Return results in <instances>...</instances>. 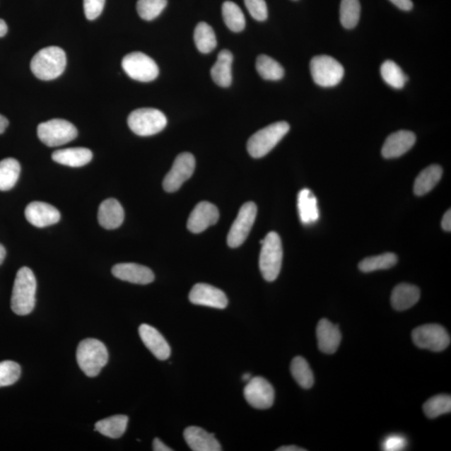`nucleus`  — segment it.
<instances>
[{
    "label": "nucleus",
    "instance_id": "obj_23",
    "mask_svg": "<svg viewBox=\"0 0 451 451\" xmlns=\"http://www.w3.org/2000/svg\"><path fill=\"white\" fill-rule=\"evenodd\" d=\"M421 298V290L415 285L400 283L391 294V305L397 311H404L415 306Z\"/></svg>",
    "mask_w": 451,
    "mask_h": 451
},
{
    "label": "nucleus",
    "instance_id": "obj_14",
    "mask_svg": "<svg viewBox=\"0 0 451 451\" xmlns=\"http://www.w3.org/2000/svg\"><path fill=\"white\" fill-rule=\"evenodd\" d=\"M193 305L223 310L228 305V299L222 290L206 283H197L189 293Z\"/></svg>",
    "mask_w": 451,
    "mask_h": 451
},
{
    "label": "nucleus",
    "instance_id": "obj_20",
    "mask_svg": "<svg viewBox=\"0 0 451 451\" xmlns=\"http://www.w3.org/2000/svg\"><path fill=\"white\" fill-rule=\"evenodd\" d=\"M316 334L320 351L332 354L338 351L342 339L339 326L331 323L328 320H321L317 324Z\"/></svg>",
    "mask_w": 451,
    "mask_h": 451
},
{
    "label": "nucleus",
    "instance_id": "obj_35",
    "mask_svg": "<svg viewBox=\"0 0 451 451\" xmlns=\"http://www.w3.org/2000/svg\"><path fill=\"white\" fill-rule=\"evenodd\" d=\"M223 17L226 25L233 32H241L246 25L245 17L242 9L232 1H226L223 4Z\"/></svg>",
    "mask_w": 451,
    "mask_h": 451
},
{
    "label": "nucleus",
    "instance_id": "obj_50",
    "mask_svg": "<svg viewBox=\"0 0 451 451\" xmlns=\"http://www.w3.org/2000/svg\"><path fill=\"white\" fill-rule=\"evenodd\" d=\"M252 379V375L250 374L243 375L242 377V381H250Z\"/></svg>",
    "mask_w": 451,
    "mask_h": 451
},
{
    "label": "nucleus",
    "instance_id": "obj_41",
    "mask_svg": "<svg viewBox=\"0 0 451 451\" xmlns=\"http://www.w3.org/2000/svg\"><path fill=\"white\" fill-rule=\"evenodd\" d=\"M105 0H84L86 16L90 20H94L102 13Z\"/></svg>",
    "mask_w": 451,
    "mask_h": 451
},
{
    "label": "nucleus",
    "instance_id": "obj_39",
    "mask_svg": "<svg viewBox=\"0 0 451 451\" xmlns=\"http://www.w3.org/2000/svg\"><path fill=\"white\" fill-rule=\"evenodd\" d=\"M21 375L18 363L6 361L0 362V388L16 384Z\"/></svg>",
    "mask_w": 451,
    "mask_h": 451
},
{
    "label": "nucleus",
    "instance_id": "obj_40",
    "mask_svg": "<svg viewBox=\"0 0 451 451\" xmlns=\"http://www.w3.org/2000/svg\"><path fill=\"white\" fill-rule=\"evenodd\" d=\"M251 16L257 21H264L268 18V7L265 0H244Z\"/></svg>",
    "mask_w": 451,
    "mask_h": 451
},
{
    "label": "nucleus",
    "instance_id": "obj_19",
    "mask_svg": "<svg viewBox=\"0 0 451 451\" xmlns=\"http://www.w3.org/2000/svg\"><path fill=\"white\" fill-rule=\"evenodd\" d=\"M112 274L117 279L126 282L146 285L155 279L153 271L146 266L136 264H119L112 268Z\"/></svg>",
    "mask_w": 451,
    "mask_h": 451
},
{
    "label": "nucleus",
    "instance_id": "obj_44",
    "mask_svg": "<svg viewBox=\"0 0 451 451\" xmlns=\"http://www.w3.org/2000/svg\"><path fill=\"white\" fill-rule=\"evenodd\" d=\"M443 228L445 232L451 231V211L449 209L444 215L443 223H441Z\"/></svg>",
    "mask_w": 451,
    "mask_h": 451
},
{
    "label": "nucleus",
    "instance_id": "obj_48",
    "mask_svg": "<svg viewBox=\"0 0 451 451\" xmlns=\"http://www.w3.org/2000/svg\"><path fill=\"white\" fill-rule=\"evenodd\" d=\"M8 26L6 23L0 18V37H3L7 34Z\"/></svg>",
    "mask_w": 451,
    "mask_h": 451
},
{
    "label": "nucleus",
    "instance_id": "obj_45",
    "mask_svg": "<svg viewBox=\"0 0 451 451\" xmlns=\"http://www.w3.org/2000/svg\"><path fill=\"white\" fill-rule=\"evenodd\" d=\"M153 450L154 451H172L171 448H169L168 445H165L162 440L158 438H156L153 440Z\"/></svg>",
    "mask_w": 451,
    "mask_h": 451
},
{
    "label": "nucleus",
    "instance_id": "obj_15",
    "mask_svg": "<svg viewBox=\"0 0 451 451\" xmlns=\"http://www.w3.org/2000/svg\"><path fill=\"white\" fill-rule=\"evenodd\" d=\"M219 211L209 201H201L195 206L187 221V228L193 233H201L218 222Z\"/></svg>",
    "mask_w": 451,
    "mask_h": 451
},
{
    "label": "nucleus",
    "instance_id": "obj_21",
    "mask_svg": "<svg viewBox=\"0 0 451 451\" xmlns=\"http://www.w3.org/2000/svg\"><path fill=\"white\" fill-rule=\"evenodd\" d=\"M184 439L190 449L193 451H221L222 447L219 441L215 438L213 434L201 427H187L183 433Z\"/></svg>",
    "mask_w": 451,
    "mask_h": 451
},
{
    "label": "nucleus",
    "instance_id": "obj_26",
    "mask_svg": "<svg viewBox=\"0 0 451 451\" xmlns=\"http://www.w3.org/2000/svg\"><path fill=\"white\" fill-rule=\"evenodd\" d=\"M233 55L228 49H223L218 54L216 62L211 70V78L221 87H228L233 81L232 64Z\"/></svg>",
    "mask_w": 451,
    "mask_h": 451
},
{
    "label": "nucleus",
    "instance_id": "obj_33",
    "mask_svg": "<svg viewBox=\"0 0 451 451\" xmlns=\"http://www.w3.org/2000/svg\"><path fill=\"white\" fill-rule=\"evenodd\" d=\"M256 68L257 72L266 81H279L284 76V69L275 59L262 54L257 59Z\"/></svg>",
    "mask_w": 451,
    "mask_h": 451
},
{
    "label": "nucleus",
    "instance_id": "obj_5",
    "mask_svg": "<svg viewBox=\"0 0 451 451\" xmlns=\"http://www.w3.org/2000/svg\"><path fill=\"white\" fill-rule=\"evenodd\" d=\"M289 130L290 126L286 122H276L262 129L248 140V153L253 158H264L279 144Z\"/></svg>",
    "mask_w": 451,
    "mask_h": 451
},
{
    "label": "nucleus",
    "instance_id": "obj_16",
    "mask_svg": "<svg viewBox=\"0 0 451 451\" xmlns=\"http://www.w3.org/2000/svg\"><path fill=\"white\" fill-rule=\"evenodd\" d=\"M25 218L36 228H46L59 223L61 213L52 205L43 201H33L26 206Z\"/></svg>",
    "mask_w": 451,
    "mask_h": 451
},
{
    "label": "nucleus",
    "instance_id": "obj_27",
    "mask_svg": "<svg viewBox=\"0 0 451 451\" xmlns=\"http://www.w3.org/2000/svg\"><path fill=\"white\" fill-rule=\"evenodd\" d=\"M443 170L439 165H431L418 175L414 184V192L418 197L433 190L443 177Z\"/></svg>",
    "mask_w": 451,
    "mask_h": 451
},
{
    "label": "nucleus",
    "instance_id": "obj_7",
    "mask_svg": "<svg viewBox=\"0 0 451 451\" xmlns=\"http://www.w3.org/2000/svg\"><path fill=\"white\" fill-rule=\"evenodd\" d=\"M310 71L312 80L322 87H334L339 84L344 76L341 64L329 55H317L312 59Z\"/></svg>",
    "mask_w": 451,
    "mask_h": 451
},
{
    "label": "nucleus",
    "instance_id": "obj_47",
    "mask_svg": "<svg viewBox=\"0 0 451 451\" xmlns=\"http://www.w3.org/2000/svg\"><path fill=\"white\" fill-rule=\"evenodd\" d=\"M8 119L1 116V115H0V134H2V133L4 132V131H6V129L8 127Z\"/></svg>",
    "mask_w": 451,
    "mask_h": 451
},
{
    "label": "nucleus",
    "instance_id": "obj_22",
    "mask_svg": "<svg viewBox=\"0 0 451 451\" xmlns=\"http://www.w3.org/2000/svg\"><path fill=\"white\" fill-rule=\"evenodd\" d=\"M125 218V213L119 202L114 199H109L100 205L98 221L101 227L107 230H113L121 227Z\"/></svg>",
    "mask_w": 451,
    "mask_h": 451
},
{
    "label": "nucleus",
    "instance_id": "obj_36",
    "mask_svg": "<svg viewBox=\"0 0 451 451\" xmlns=\"http://www.w3.org/2000/svg\"><path fill=\"white\" fill-rule=\"evenodd\" d=\"M361 12L358 0H342L340 4V22L345 29L351 30L360 21Z\"/></svg>",
    "mask_w": 451,
    "mask_h": 451
},
{
    "label": "nucleus",
    "instance_id": "obj_28",
    "mask_svg": "<svg viewBox=\"0 0 451 451\" xmlns=\"http://www.w3.org/2000/svg\"><path fill=\"white\" fill-rule=\"evenodd\" d=\"M129 418L127 416H114L96 423L95 430L112 439H119L125 434Z\"/></svg>",
    "mask_w": 451,
    "mask_h": 451
},
{
    "label": "nucleus",
    "instance_id": "obj_12",
    "mask_svg": "<svg viewBox=\"0 0 451 451\" xmlns=\"http://www.w3.org/2000/svg\"><path fill=\"white\" fill-rule=\"evenodd\" d=\"M195 167L196 160L192 154L183 153L177 156L172 169L164 178V190L175 192L180 189L182 184L192 176Z\"/></svg>",
    "mask_w": 451,
    "mask_h": 451
},
{
    "label": "nucleus",
    "instance_id": "obj_4",
    "mask_svg": "<svg viewBox=\"0 0 451 451\" xmlns=\"http://www.w3.org/2000/svg\"><path fill=\"white\" fill-rule=\"evenodd\" d=\"M260 243L262 244L259 256L261 274L266 281L274 282L278 279L282 268V241L277 233L270 232Z\"/></svg>",
    "mask_w": 451,
    "mask_h": 451
},
{
    "label": "nucleus",
    "instance_id": "obj_49",
    "mask_svg": "<svg viewBox=\"0 0 451 451\" xmlns=\"http://www.w3.org/2000/svg\"><path fill=\"white\" fill-rule=\"evenodd\" d=\"M6 248H4L2 244H0V265L3 264L4 259H6Z\"/></svg>",
    "mask_w": 451,
    "mask_h": 451
},
{
    "label": "nucleus",
    "instance_id": "obj_43",
    "mask_svg": "<svg viewBox=\"0 0 451 451\" xmlns=\"http://www.w3.org/2000/svg\"><path fill=\"white\" fill-rule=\"evenodd\" d=\"M390 1L404 11H411L413 8V2L411 0H390Z\"/></svg>",
    "mask_w": 451,
    "mask_h": 451
},
{
    "label": "nucleus",
    "instance_id": "obj_8",
    "mask_svg": "<svg viewBox=\"0 0 451 451\" xmlns=\"http://www.w3.org/2000/svg\"><path fill=\"white\" fill-rule=\"evenodd\" d=\"M37 133L40 140L49 147L67 144L78 135L76 127L62 119H53L40 124Z\"/></svg>",
    "mask_w": 451,
    "mask_h": 451
},
{
    "label": "nucleus",
    "instance_id": "obj_1",
    "mask_svg": "<svg viewBox=\"0 0 451 451\" xmlns=\"http://www.w3.org/2000/svg\"><path fill=\"white\" fill-rule=\"evenodd\" d=\"M36 290L37 283L33 271L27 266H23L16 274L11 296V308L15 314L24 316L34 310Z\"/></svg>",
    "mask_w": 451,
    "mask_h": 451
},
{
    "label": "nucleus",
    "instance_id": "obj_2",
    "mask_svg": "<svg viewBox=\"0 0 451 451\" xmlns=\"http://www.w3.org/2000/svg\"><path fill=\"white\" fill-rule=\"evenodd\" d=\"M66 66V53L57 46H50L40 49L30 63L32 72L42 81L57 79L62 75Z\"/></svg>",
    "mask_w": 451,
    "mask_h": 451
},
{
    "label": "nucleus",
    "instance_id": "obj_38",
    "mask_svg": "<svg viewBox=\"0 0 451 451\" xmlns=\"http://www.w3.org/2000/svg\"><path fill=\"white\" fill-rule=\"evenodd\" d=\"M168 6V0H138V15L144 20L150 21L158 17Z\"/></svg>",
    "mask_w": 451,
    "mask_h": 451
},
{
    "label": "nucleus",
    "instance_id": "obj_31",
    "mask_svg": "<svg viewBox=\"0 0 451 451\" xmlns=\"http://www.w3.org/2000/svg\"><path fill=\"white\" fill-rule=\"evenodd\" d=\"M194 41L197 49L204 54H209L217 47V38L213 28L205 22L197 25L194 31Z\"/></svg>",
    "mask_w": 451,
    "mask_h": 451
},
{
    "label": "nucleus",
    "instance_id": "obj_32",
    "mask_svg": "<svg viewBox=\"0 0 451 451\" xmlns=\"http://www.w3.org/2000/svg\"><path fill=\"white\" fill-rule=\"evenodd\" d=\"M398 257L392 252H386L384 254L366 257L358 264V269L363 273H371V271L390 269L397 265Z\"/></svg>",
    "mask_w": 451,
    "mask_h": 451
},
{
    "label": "nucleus",
    "instance_id": "obj_17",
    "mask_svg": "<svg viewBox=\"0 0 451 451\" xmlns=\"http://www.w3.org/2000/svg\"><path fill=\"white\" fill-rule=\"evenodd\" d=\"M416 141V136L412 131H399L393 133L385 140L382 156L386 159L398 158L408 153Z\"/></svg>",
    "mask_w": 451,
    "mask_h": 451
},
{
    "label": "nucleus",
    "instance_id": "obj_25",
    "mask_svg": "<svg viewBox=\"0 0 451 451\" xmlns=\"http://www.w3.org/2000/svg\"><path fill=\"white\" fill-rule=\"evenodd\" d=\"M298 209L299 218L303 224L310 225L316 223L320 218L317 200L314 193L308 188H305L298 193Z\"/></svg>",
    "mask_w": 451,
    "mask_h": 451
},
{
    "label": "nucleus",
    "instance_id": "obj_29",
    "mask_svg": "<svg viewBox=\"0 0 451 451\" xmlns=\"http://www.w3.org/2000/svg\"><path fill=\"white\" fill-rule=\"evenodd\" d=\"M20 164L13 158L4 159L0 162V191L7 192L16 186L20 177Z\"/></svg>",
    "mask_w": 451,
    "mask_h": 451
},
{
    "label": "nucleus",
    "instance_id": "obj_42",
    "mask_svg": "<svg viewBox=\"0 0 451 451\" xmlns=\"http://www.w3.org/2000/svg\"><path fill=\"white\" fill-rule=\"evenodd\" d=\"M407 440L400 435H390L383 443V450L388 451L402 450L406 447Z\"/></svg>",
    "mask_w": 451,
    "mask_h": 451
},
{
    "label": "nucleus",
    "instance_id": "obj_46",
    "mask_svg": "<svg viewBox=\"0 0 451 451\" xmlns=\"http://www.w3.org/2000/svg\"><path fill=\"white\" fill-rule=\"evenodd\" d=\"M305 450H306L305 449L298 447V446H295V445L282 446V447L277 449V451H305Z\"/></svg>",
    "mask_w": 451,
    "mask_h": 451
},
{
    "label": "nucleus",
    "instance_id": "obj_6",
    "mask_svg": "<svg viewBox=\"0 0 451 451\" xmlns=\"http://www.w3.org/2000/svg\"><path fill=\"white\" fill-rule=\"evenodd\" d=\"M128 126L135 134L150 136L158 134L167 127L168 119L159 110L137 109L128 117Z\"/></svg>",
    "mask_w": 451,
    "mask_h": 451
},
{
    "label": "nucleus",
    "instance_id": "obj_13",
    "mask_svg": "<svg viewBox=\"0 0 451 451\" xmlns=\"http://www.w3.org/2000/svg\"><path fill=\"white\" fill-rule=\"evenodd\" d=\"M244 397L255 409H266L273 406L275 392L273 385L262 377H254L244 388Z\"/></svg>",
    "mask_w": 451,
    "mask_h": 451
},
{
    "label": "nucleus",
    "instance_id": "obj_30",
    "mask_svg": "<svg viewBox=\"0 0 451 451\" xmlns=\"http://www.w3.org/2000/svg\"><path fill=\"white\" fill-rule=\"evenodd\" d=\"M291 374L293 379L303 389H310L315 384L314 373H312L310 365L305 360L300 356L293 358L291 366Z\"/></svg>",
    "mask_w": 451,
    "mask_h": 451
},
{
    "label": "nucleus",
    "instance_id": "obj_34",
    "mask_svg": "<svg viewBox=\"0 0 451 451\" xmlns=\"http://www.w3.org/2000/svg\"><path fill=\"white\" fill-rule=\"evenodd\" d=\"M380 74L386 84L394 89H402L408 81V78L402 68L392 61H386L382 64Z\"/></svg>",
    "mask_w": 451,
    "mask_h": 451
},
{
    "label": "nucleus",
    "instance_id": "obj_18",
    "mask_svg": "<svg viewBox=\"0 0 451 451\" xmlns=\"http://www.w3.org/2000/svg\"><path fill=\"white\" fill-rule=\"evenodd\" d=\"M139 334L146 347L159 361H167L171 356V347L158 329L148 324H141Z\"/></svg>",
    "mask_w": 451,
    "mask_h": 451
},
{
    "label": "nucleus",
    "instance_id": "obj_24",
    "mask_svg": "<svg viewBox=\"0 0 451 451\" xmlns=\"http://www.w3.org/2000/svg\"><path fill=\"white\" fill-rule=\"evenodd\" d=\"M93 158L91 151L83 147L55 151L52 159L55 163L71 168H81L88 164Z\"/></svg>",
    "mask_w": 451,
    "mask_h": 451
},
{
    "label": "nucleus",
    "instance_id": "obj_9",
    "mask_svg": "<svg viewBox=\"0 0 451 451\" xmlns=\"http://www.w3.org/2000/svg\"><path fill=\"white\" fill-rule=\"evenodd\" d=\"M414 344L418 348L441 352L450 344V336L443 326L426 324L413 330Z\"/></svg>",
    "mask_w": 451,
    "mask_h": 451
},
{
    "label": "nucleus",
    "instance_id": "obj_37",
    "mask_svg": "<svg viewBox=\"0 0 451 451\" xmlns=\"http://www.w3.org/2000/svg\"><path fill=\"white\" fill-rule=\"evenodd\" d=\"M424 412L430 418H435L451 411V397L447 394H439L428 399L425 403Z\"/></svg>",
    "mask_w": 451,
    "mask_h": 451
},
{
    "label": "nucleus",
    "instance_id": "obj_3",
    "mask_svg": "<svg viewBox=\"0 0 451 451\" xmlns=\"http://www.w3.org/2000/svg\"><path fill=\"white\" fill-rule=\"evenodd\" d=\"M76 360L81 370L88 377H95L107 365L109 353L107 347L100 340H82L77 348Z\"/></svg>",
    "mask_w": 451,
    "mask_h": 451
},
{
    "label": "nucleus",
    "instance_id": "obj_10",
    "mask_svg": "<svg viewBox=\"0 0 451 451\" xmlns=\"http://www.w3.org/2000/svg\"><path fill=\"white\" fill-rule=\"evenodd\" d=\"M122 68L131 79L150 82L159 75V68L153 59L141 52H133L122 59Z\"/></svg>",
    "mask_w": 451,
    "mask_h": 451
},
{
    "label": "nucleus",
    "instance_id": "obj_11",
    "mask_svg": "<svg viewBox=\"0 0 451 451\" xmlns=\"http://www.w3.org/2000/svg\"><path fill=\"white\" fill-rule=\"evenodd\" d=\"M257 213V208L254 202H247L242 206L228 235V244L230 247H240L245 242L254 224Z\"/></svg>",
    "mask_w": 451,
    "mask_h": 451
}]
</instances>
